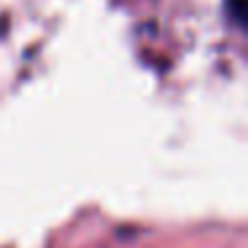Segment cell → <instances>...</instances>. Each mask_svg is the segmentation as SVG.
Masks as SVG:
<instances>
[{
	"mask_svg": "<svg viewBox=\"0 0 248 248\" xmlns=\"http://www.w3.org/2000/svg\"><path fill=\"white\" fill-rule=\"evenodd\" d=\"M227 3V14L237 27H246V0H224Z\"/></svg>",
	"mask_w": 248,
	"mask_h": 248,
	"instance_id": "obj_1",
	"label": "cell"
}]
</instances>
